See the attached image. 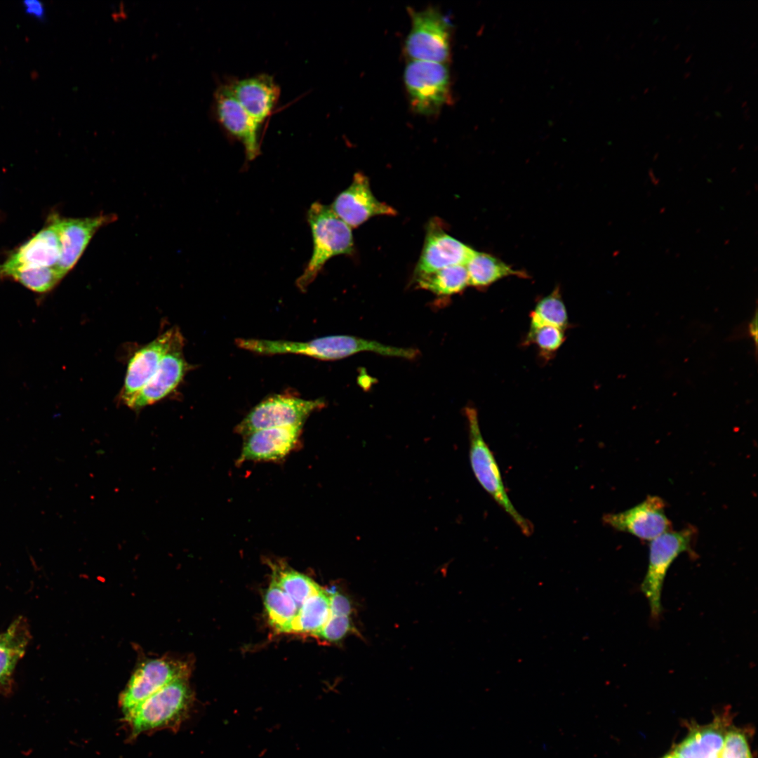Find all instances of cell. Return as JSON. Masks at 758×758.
Wrapping results in <instances>:
<instances>
[{
  "instance_id": "obj_26",
  "label": "cell",
  "mask_w": 758,
  "mask_h": 758,
  "mask_svg": "<svg viewBox=\"0 0 758 758\" xmlns=\"http://www.w3.org/2000/svg\"><path fill=\"white\" fill-rule=\"evenodd\" d=\"M269 563L272 568V580L291 597L298 609L311 594L321 587L310 578L286 566L282 561Z\"/></svg>"
},
{
  "instance_id": "obj_14",
  "label": "cell",
  "mask_w": 758,
  "mask_h": 758,
  "mask_svg": "<svg viewBox=\"0 0 758 758\" xmlns=\"http://www.w3.org/2000/svg\"><path fill=\"white\" fill-rule=\"evenodd\" d=\"M348 226L357 227L376 215H394L397 211L373 195L368 178L358 172L350 185L340 192L330 206Z\"/></svg>"
},
{
  "instance_id": "obj_15",
  "label": "cell",
  "mask_w": 758,
  "mask_h": 758,
  "mask_svg": "<svg viewBox=\"0 0 758 758\" xmlns=\"http://www.w3.org/2000/svg\"><path fill=\"white\" fill-rule=\"evenodd\" d=\"M181 335L178 328H172L134 353L128 364L120 393V399L124 404L128 406L154 375L174 342Z\"/></svg>"
},
{
  "instance_id": "obj_2",
  "label": "cell",
  "mask_w": 758,
  "mask_h": 758,
  "mask_svg": "<svg viewBox=\"0 0 758 758\" xmlns=\"http://www.w3.org/2000/svg\"><path fill=\"white\" fill-rule=\"evenodd\" d=\"M192 702L188 678L166 685L124 715L130 737L158 730H178L187 717Z\"/></svg>"
},
{
  "instance_id": "obj_32",
  "label": "cell",
  "mask_w": 758,
  "mask_h": 758,
  "mask_svg": "<svg viewBox=\"0 0 758 758\" xmlns=\"http://www.w3.org/2000/svg\"><path fill=\"white\" fill-rule=\"evenodd\" d=\"M748 329H749V333L750 334V336L754 340V342L755 345H757V310L755 311V314H754L753 318L752 319L751 321L749 323Z\"/></svg>"
},
{
  "instance_id": "obj_11",
  "label": "cell",
  "mask_w": 758,
  "mask_h": 758,
  "mask_svg": "<svg viewBox=\"0 0 758 758\" xmlns=\"http://www.w3.org/2000/svg\"><path fill=\"white\" fill-rule=\"evenodd\" d=\"M665 506L662 498L648 496L642 502L626 510L604 514L602 520L616 531L651 541L671 531L672 525L665 514Z\"/></svg>"
},
{
  "instance_id": "obj_25",
  "label": "cell",
  "mask_w": 758,
  "mask_h": 758,
  "mask_svg": "<svg viewBox=\"0 0 758 758\" xmlns=\"http://www.w3.org/2000/svg\"><path fill=\"white\" fill-rule=\"evenodd\" d=\"M551 326L566 330L569 326L566 307L562 300L559 286L548 295L539 299L530 313L528 331Z\"/></svg>"
},
{
  "instance_id": "obj_22",
  "label": "cell",
  "mask_w": 758,
  "mask_h": 758,
  "mask_svg": "<svg viewBox=\"0 0 758 758\" xmlns=\"http://www.w3.org/2000/svg\"><path fill=\"white\" fill-rule=\"evenodd\" d=\"M331 616L330 592L320 587L298 609L291 633L316 636Z\"/></svg>"
},
{
  "instance_id": "obj_1",
  "label": "cell",
  "mask_w": 758,
  "mask_h": 758,
  "mask_svg": "<svg viewBox=\"0 0 758 758\" xmlns=\"http://www.w3.org/2000/svg\"><path fill=\"white\" fill-rule=\"evenodd\" d=\"M235 344L241 349L258 354H293L326 361L340 359L362 352L404 359L408 354L406 348L345 335L326 336L306 342L237 338Z\"/></svg>"
},
{
  "instance_id": "obj_8",
  "label": "cell",
  "mask_w": 758,
  "mask_h": 758,
  "mask_svg": "<svg viewBox=\"0 0 758 758\" xmlns=\"http://www.w3.org/2000/svg\"><path fill=\"white\" fill-rule=\"evenodd\" d=\"M324 406L322 399H303L289 394H274L257 404L236 426L235 432L246 437L264 429L302 427L311 413Z\"/></svg>"
},
{
  "instance_id": "obj_21",
  "label": "cell",
  "mask_w": 758,
  "mask_h": 758,
  "mask_svg": "<svg viewBox=\"0 0 758 758\" xmlns=\"http://www.w3.org/2000/svg\"><path fill=\"white\" fill-rule=\"evenodd\" d=\"M29 635L22 618L16 619L0 634V687L6 685L17 663L24 655Z\"/></svg>"
},
{
  "instance_id": "obj_27",
  "label": "cell",
  "mask_w": 758,
  "mask_h": 758,
  "mask_svg": "<svg viewBox=\"0 0 758 758\" xmlns=\"http://www.w3.org/2000/svg\"><path fill=\"white\" fill-rule=\"evenodd\" d=\"M564 330L557 327L545 326L532 331H528L523 345L534 344L540 357L545 361L552 359L565 340Z\"/></svg>"
},
{
  "instance_id": "obj_24",
  "label": "cell",
  "mask_w": 758,
  "mask_h": 758,
  "mask_svg": "<svg viewBox=\"0 0 758 758\" xmlns=\"http://www.w3.org/2000/svg\"><path fill=\"white\" fill-rule=\"evenodd\" d=\"M264 605L271 625L279 632L291 633L298 608L273 580L265 593Z\"/></svg>"
},
{
  "instance_id": "obj_31",
  "label": "cell",
  "mask_w": 758,
  "mask_h": 758,
  "mask_svg": "<svg viewBox=\"0 0 758 758\" xmlns=\"http://www.w3.org/2000/svg\"><path fill=\"white\" fill-rule=\"evenodd\" d=\"M25 12L32 17L39 20L44 18L45 7L44 4L37 0H27L23 1Z\"/></svg>"
},
{
  "instance_id": "obj_12",
  "label": "cell",
  "mask_w": 758,
  "mask_h": 758,
  "mask_svg": "<svg viewBox=\"0 0 758 758\" xmlns=\"http://www.w3.org/2000/svg\"><path fill=\"white\" fill-rule=\"evenodd\" d=\"M215 117L223 129L243 145L246 158L253 160L260 152V126L233 95L228 84L220 85L214 93Z\"/></svg>"
},
{
  "instance_id": "obj_6",
  "label": "cell",
  "mask_w": 758,
  "mask_h": 758,
  "mask_svg": "<svg viewBox=\"0 0 758 758\" xmlns=\"http://www.w3.org/2000/svg\"><path fill=\"white\" fill-rule=\"evenodd\" d=\"M411 109L423 116L437 114L451 101V74L446 64L410 60L404 73Z\"/></svg>"
},
{
  "instance_id": "obj_16",
  "label": "cell",
  "mask_w": 758,
  "mask_h": 758,
  "mask_svg": "<svg viewBox=\"0 0 758 758\" xmlns=\"http://www.w3.org/2000/svg\"><path fill=\"white\" fill-rule=\"evenodd\" d=\"M180 336L161 361L157 371L137 394L128 407L138 410L153 404L173 392L191 368L183 353Z\"/></svg>"
},
{
  "instance_id": "obj_19",
  "label": "cell",
  "mask_w": 758,
  "mask_h": 758,
  "mask_svg": "<svg viewBox=\"0 0 758 758\" xmlns=\"http://www.w3.org/2000/svg\"><path fill=\"white\" fill-rule=\"evenodd\" d=\"M233 95L259 125L273 112L280 96V88L267 74L236 79L228 84Z\"/></svg>"
},
{
  "instance_id": "obj_4",
  "label": "cell",
  "mask_w": 758,
  "mask_h": 758,
  "mask_svg": "<svg viewBox=\"0 0 758 758\" xmlns=\"http://www.w3.org/2000/svg\"><path fill=\"white\" fill-rule=\"evenodd\" d=\"M469 432V458L472 472L481 487L512 518L522 533H533L532 523L515 509L507 496L495 457L482 437L477 410L465 409Z\"/></svg>"
},
{
  "instance_id": "obj_7",
  "label": "cell",
  "mask_w": 758,
  "mask_h": 758,
  "mask_svg": "<svg viewBox=\"0 0 758 758\" xmlns=\"http://www.w3.org/2000/svg\"><path fill=\"white\" fill-rule=\"evenodd\" d=\"M695 534L696 529L689 526L667 531L650 541L648 568L641 591L648 600L653 620L657 621L663 612L661 596L668 569L681 553L691 550Z\"/></svg>"
},
{
  "instance_id": "obj_10",
  "label": "cell",
  "mask_w": 758,
  "mask_h": 758,
  "mask_svg": "<svg viewBox=\"0 0 758 758\" xmlns=\"http://www.w3.org/2000/svg\"><path fill=\"white\" fill-rule=\"evenodd\" d=\"M60 216H50L48 223L34 236L19 246L0 265V276L27 269L54 267L60 255Z\"/></svg>"
},
{
  "instance_id": "obj_20",
  "label": "cell",
  "mask_w": 758,
  "mask_h": 758,
  "mask_svg": "<svg viewBox=\"0 0 758 758\" xmlns=\"http://www.w3.org/2000/svg\"><path fill=\"white\" fill-rule=\"evenodd\" d=\"M465 266L468 276V285L477 288H486L509 276L528 278L526 272L515 270L490 254L476 251Z\"/></svg>"
},
{
  "instance_id": "obj_23",
  "label": "cell",
  "mask_w": 758,
  "mask_h": 758,
  "mask_svg": "<svg viewBox=\"0 0 758 758\" xmlns=\"http://www.w3.org/2000/svg\"><path fill=\"white\" fill-rule=\"evenodd\" d=\"M417 286L439 295H451L468 286L465 265H454L428 274L414 276Z\"/></svg>"
},
{
  "instance_id": "obj_13",
  "label": "cell",
  "mask_w": 758,
  "mask_h": 758,
  "mask_svg": "<svg viewBox=\"0 0 758 758\" xmlns=\"http://www.w3.org/2000/svg\"><path fill=\"white\" fill-rule=\"evenodd\" d=\"M475 250L449 235L439 219L431 220L414 276L454 265H465Z\"/></svg>"
},
{
  "instance_id": "obj_18",
  "label": "cell",
  "mask_w": 758,
  "mask_h": 758,
  "mask_svg": "<svg viewBox=\"0 0 758 758\" xmlns=\"http://www.w3.org/2000/svg\"><path fill=\"white\" fill-rule=\"evenodd\" d=\"M117 219L113 214L59 220L60 255L55 269L64 277L77 264L95 233Z\"/></svg>"
},
{
  "instance_id": "obj_9",
  "label": "cell",
  "mask_w": 758,
  "mask_h": 758,
  "mask_svg": "<svg viewBox=\"0 0 758 758\" xmlns=\"http://www.w3.org/2000/svg\"><path fill=\"white\" fill-rule=\"evenodd\" d=\"M187 663L176 659L159 658L142 662L133 673L119 696V705L124 715L166 685L188 678Z\"/></svg>"
},
{
  "instance_id": "obj_30",
  "label": "cell",
  "mask_w": 758,
  "mask_h": 758,
  "mask_svg": "<svg viewBox=\"0 0 758 758\" xmlns=\"http://www.w3.org/2000/svg\"><path fill=\"white\" fill-rule=\"evenodd\" d=\"M331 614L350 616L352 608L348 598L338 592H330Z\"/></svg>"
},
{
  "instance_id": "obj_17",
  "label": "cell",
  "mask_w": 758,
  "mask_h": 758,
  "mask_svg": "<svg viewBox=\"0 0 758 758\" xmlns=\"http://www.w3.org/2000/svg\"><path fill=\"white\" fill-rule=\"evenodd\" d=\"M302 427H273L255 431L244 441L237 465L246 461H279L295 449Z\"/></svg>"
},
{
  "instance_id": "obj_29",
  "label": "cell",
  "mask_w": 758,
  "mask_h": 758,
  "mask_svg": "<svg viewBox=\"0 0 758 758\" xmlns=\"http://www.w3.org/2000/svg\"><path fill=\"white\" fill-rule=\"evenodd\" d=\"M353 630L350 616L331 614L324 626L316 636L327 641L335 642L341 640Z\"/></svg>"
},
{
  "instance_id": "obj_28",
  "label": "cell",
  "mask_w": 758,
  "mask_h": 758,
  "mask_svg": "<svg viewBox=\"0 0 758 758\" xmlns=\"http://www.w3.org/2000/svg\"><path fill=\"white\" fill-rule=\"evenodd\" d=\"M29 289L44 293L51 291L63 278L54 267L27 269L15 271L7 276Z\"/></svg>"
},
{
  "instance_id": "obj_5",
  "label": "cell",
  "mask_w": 758,
  "mask_h": 758,
  "mask_svg": "<svg viewBox=\"0 0 758 758\" xmlns=\"http://www.w3.org/2000/svg\"><path fill=\"white\" fill-rule=\"evenodd\" d=\"M411 29L404 51L410 60L446 64L451 57L452 25L448 18L434 7L409 10Z\"/></svg>"
},
{
  "instance_id": "obj_3",
  "label": "cell",
  "mask_w": 758,
  "mask_h": 758,
  "mask_svg": "<svg viewBox=\"0 0 758 758\" xmlns=\"http://www.w3.org/2000/svg\"><path fill=\"white\" fill-rule=\"evenodd\" d=\"M307 219L312 232L313 251L303 273L296 281L298 288L302 292L306 291L329 259L354 251L352 228L330 206L313 203L307 211Z\"/></svg>"
}]
</instances>
